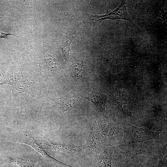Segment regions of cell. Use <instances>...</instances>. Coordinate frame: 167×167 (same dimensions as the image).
<instances>
[{
    "label": "cell",
    "instance_id": "cell-1",
    "mask_svg": "<svg viewBox=\"0 0 167 167\" xmlns=\"http://www.w3.org/2000/svg\"><path fill=\"white\" fill-rule=\"evenodd\" d=\"M123 127V136L120 145L121 146L150 139H158L163 136L161 132L153 131L144 128L136 127L128 122L124 123Z\"/></svg>",
    "mask_w": 167,
    "mask_h": 167
},
{
    "label": "cell",
    "instance_id": "cell-2",
    "mask_svg": "<svg viewBox=\"0 0 167 167\" xmlns=\"http://www.w3.org/2000/svg\"><path fill=\"white\" fill-rule=\"evenodd\" d=\"M89 127L88 139L82 148L86 155H97L106 148L105 136L100 132L96 120L90 122Z\"/></svg>",
    "mask_w": 167,
    "mask_h": 167
},
{
    "label": "cell",
    "instance_id": "cell-3",
    "mask_svg": "<svg viewBox=\"0 0 167 167\" xmlns=\"http://www.w3.org/2000/svg\"><path fill=\"white\" fill-rule=\"evenodd\" d=\"M38 143L44 149L61 151L72 156H77L84 159H86V154L82 146L66 142L58 143L52 141L47 137L45 139L37 140Z\"/></svg>",
    "mask_w": 167,
    "mask_h": 167
},
{
    "label": "cell",
    "instance_id": "cell-4",
    "mask_svg": "<svg viewBox=\"0 0 167 167\" xmlns=\"http://www.w3.org/2000/svg\"><path fill=\"white\" fill-rule=\"evenodd\" d=\"M24 69V67L21 68L19 72L14 73V78L11 81L12 93L14 95H16L22 93H27L34 98L35 95L33 91V85L42 77L35 81H29L27 79L26 76L23 75Z\"/></svg>",
    "mask_w": 167,
    "mask_h": 167
},
{
    "label": "cell",
    "instance_id": "cell-5",
    "mask_svg": "<svg viewBox=\"0 0 167 167\" xmlns=\"http://www.w3.org/2000/svg\"><path fill=\"white\" fill-rule=\"evenodd\" d=\"M81 97L72 93H68L63 97L49 100L52 104L59 105L61 113L75 109L79 104L82 98Z\"/></svg>",
    "mask_w": 167,
    "mask_h": 167
},
{
    "label": "cell",
    "instance_id": "cell-6",
    "mask_svg": "<svg viewBox=\"0 0 167 167\" xmlns=\"http://www.w3.org/2000/svg\"><path fill=\"white\" fill-rule=\"evenodd\" d=\"M113 147H106L101 153L90 156V162L92 167H112Z\"/></svg>",
    "mask_w": 167,
    "mask_h": 167
},
{
    "label": "cell",
    "instance_id": "cell-7",
    "mask_svg": "<svg viewBox=\"0 0 167 167\" xmlns=\"http://www.w3.org/2000/svg\"><path fill=\"white\" fill-rule=\"evenodd\" d=\"M81 96L82 98L86 99L92 103L99 112H103L105 110L107 97L104 94L93 91L87 88Z\"/></svg>",
    "mask_w": 167,
    "mask_h": 167
},
{
    "label": "cell",
    "instance_id": "cell-8",
    "mask_svg": "<svg viewBox=\"0 0 167 167\" xmlns=\"http://www.w3.org/2000/svg\"><path fill=\"white\" fill-rule=\"evenodd\" d=\"M123 133L122 127L115 123L108 133L105 136L106 148L113 147L121 142Z\"/></svg>",
    "mask_w": 167,
    "mask_h": 167
},
{
    "label": "cell",
    "instance_id": "cell-9",
    "mask_svg": "<svg viewBox=\"0 0 167 167\" xmlns=\"http://www.w3.org/2000/svg\"><path fill=\"white\" fill-rule=\"evenodd\" d=\"M148 148L145 145H136L128 151L121 152L120 154L119 164L125 166L130 160L138 155L146 151Z\"/></svg>",
    "mask_w": 167,
    "mask_h": 167
},
{
    "label": "cell",
    "instance_id": "cell-10",
    "mask_svg": "<svg viewBox=\"0 0 167 167\" xmlns=\"http://www.w3.org/2000/svg\"><path fill=\"white\" fill-rule=\"evenodd\" d=\"M96 121L101 133L105 136L115 124L116 121L112 117L104 114H99Z\"/></svg>",
    "mask_w": 167,
    "mask_h": 167
},
{
    "label": "cell",
    "instance_id": "cell-11",
    "mask_svg": "<svg viewBox=\"0 0 167 167\" xmlns=\"http://www.w3.org/2000/svg\"><path fill=\"white\" fill-rule=\"evenodd\" d=\"M16 25L12 23L0 25V39L6 38L12 35L18 38L21 39V32Z\"/></svg>",
    "mask_w": 167,
    "mask_h": 167
},
{
    "label": "cell",
    "instance_id": "cell-12",
    "mask_svg": "<svg viewBox=\"0 0 167 167\" xmlns=\"http://www.w3.org/2000/svg\"><path fill=\"white\" fill-rule=\"evenodd\" d=\"M13 163L18 167H34L38 158L33 156L15 157L11 159Z\"/></svg>",
    "mask_w": 167,
    "mask_h": 167
},
{
    "label": "cell",
    "instance_id": "cell-13",
    "mask_svg": "<svg viewBox=\"0 0 167 167\" xmlns=\"http://www.w3.org/2000/svg\"><path fill=\"white\" fill-rule=\"evenodd\" d=\"M75 36V34L73 33L65 36L59 41V45L62 49L65 61L71 52L70 45Z\"/></svg>",
    "mask_w": 167,
    "mask_h": 167
},
{
    "label": "cell",
    "instance_id": "cell-14",
    "mask_svg": "<svg viewBox=\"0 0 167 167\" xmlns=\"http://www.w3.org/2000/svg\"><path fill=\"white\" fill-rule=\"evenodd\" d=\"M70 68L76 78L81 79L84 77L86 70V66L83 61L79 60L75 61L71 65Z\"/></svg>",
    "mask_w": 167,
    "mask_h": 167
},
{
    "label": "cell",
    "instance_id": "cell-15",
    "mask_svg": "<svg viewBox=\"0 0 167 167\" xmlns=\"http://www.w3.org/2000/svg\"><path fill=\"white\" fill-rule=\"evenodd\" d=\"M4 84L11 85L10 72L6 69H0V85Z\"/></svg>",
    "mask_w": 167,
    "mask_h": 167
},
{
    "label": "cell",
    "instance_id": "cell-16",
    "mask_svg": "<svg viewBox=\"0 0 167 167\" xmlns=\"http://www.w3.org/2000/svg\"><path fill=\"white\" fill-rule=\"evenodd\" d=\"M42 167H47L46 166H45V165H42Z\"/></svg>",
    "mask_w": 167,
    "mask_h": 167
}]
</instances>
